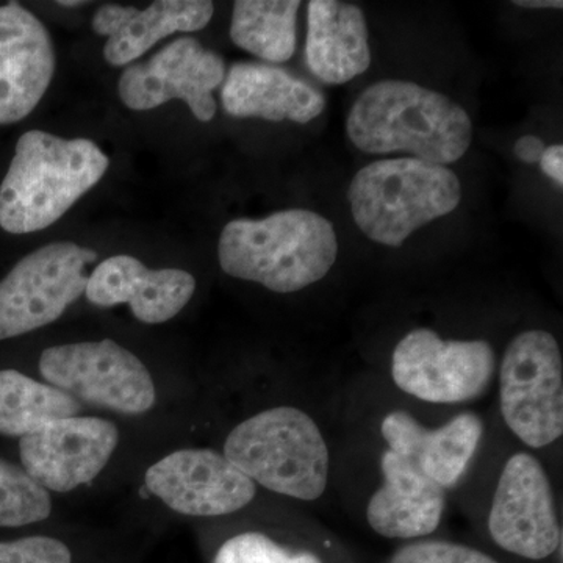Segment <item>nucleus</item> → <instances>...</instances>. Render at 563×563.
Returning <instances> with one entry per match:
<instances>
[{"instance_id":"nucleus-4","label":"nucleus","mask_w":563,"mask_h":563,"mask_svg":"<svg viewBox=\"0 0 563 563\" xmlns=\"http://www.w3.org/2000/svg\"><path fill=\"white\" fill-rule=\"evenodd\" d=\"M222 454L252 483L277 495L309 503L328 488V443L317 421L298 407H273L240 422Z\"/></svg>"},{"instance_id":"nucleus-30","label":"nucleus","mask_w":563,"mask_h":563,"mask_svg":"<svg viewBox=\"0 0 563 563\" xmlns=\"http://www.w3.org/2000/svg\"><path fill=\"white\" fill-rule=\"evenodd\" d=\"M57 3H58V5L69 7V9H73V7L84 5L85 2H77V0H74V2H66V0H63V2H57Z\"/></svg>"},{"instance_id":"nucleus-15","label":"nucleus","mask_w":563,"mask_h":563,"mask_svg":"<svg viewBox=\"0 0 563 563\" xmlns=\"http://www.w3.org/2000/svg\"><path fill=\"white\" fill-rule=\"evenodd\" d=\"M196 279L177 268L151 269L132 255H113L88 277L85 296L92 306L128 303L144 324L173 320L191 301Z\"/></svg>"},{"instance_id":"nucleus-27","label":"nucleus","mask_w":563,"mask_h":563,"mask_svg":"<svg viewBox=\"0 0 563 563\" xmlns=\"http://www.w3.org/2000/svg\"><path fill=\"white\" fill-rule=\"evenodd\" d=\"M540 168L550 179H553L559 187H563V146L553 144L544 150L540 158Z\"/></svg>"},{"instance_id":"nucleus-18","label":"nucleus","mask_w":563,"mask_h":563,"mask_svg":"<svg viewBox=\"0 0 563 563\" xmlns=\"http://www.w3.org/2000/svg\"><path fill=\"white\" fill-rule=\"evenodd\" d=\"M214 5L209 0H158L147 9L103 5L91 21L92 31L107 36L103 58L125 66L143 57L158 41L177 32H198L209 25Z\"/></svg>"},{"instance_id":"nucleus-11","label":"nucleus","mask_w":563,"mask_h":563,"mask_svg":"<svg viewBox=\"0 0 563 563\" xmlns=\"http://www.w3.org/2000/svg\"><path fill=\"white\" fill-rule=\"evenodd\" d=\"M220 55L203 49L195 38H179L154 57L122 73L118 92L128 109L146 111L181 99L196 120L209 122L217 114L213 91L225 79Z\"/></svg>"},{"instance_id":"nucleus-3","label":"nucleus","mask_w":563,"mask_h":563,"mask_svg":"<svg viewBox=\"0 0 563 563\" xmlns=\"http://www.w3.org/2000/svg\"><path fill=\"white\" fill-rule=\"evenodd\" d=\"M109 165L95 141L24 133L0 184V228L16 235L49 228L101 181Z\"/></svg>"},{"instance_id":"nucleus-19","label":"nucleus","mask_w":563,"mask_h":563,"mask_svg":"<svg viewBox=\"0 0 563 563\" xmlns=\"http://www.w3.org/2000/svg\"><path fill=\"white\" fill-rule=\"evenodd\" d=\"M222 84V107L235 118L307 124L325 109L321 91L277 66L235 63Z\"/></svg>"},{"instance_id":"nucleus-14","label":"nucleus","mask_w":563,"mask_h":563,"mask_svg":"<svg viewBox=\"0 0 563 563\" xmlns=\"http://www.w3.org/2000/svg\"><path fill=\"white\" fill-rule=\"evenodd\" d=\"M54 74V43L43 22L20 3L0 7V125L29 117Z\"/></svg>"},{"instance_id":"nucleus-29","label":"nucleus","mask_w":563,"mask_h":563,"mask_svg":"<svg viewBox=\"0 0 563 563\" xmlns=\"http://www.w3.org/2000/svg\"><path fill=\"white\" fill-rule=\"evenodd\" d=\"M514 3L517 7H521V9H563V2H561V0H515Z\"/></svg>"},{"instance_id":"nucleus-7","label":"nucleus","mask_w":563,"mask_h":563,"mask_svg":"<svg viewBox=\"0 0 563 563\" xmlns=\"http://www.w3.org/2000/svg\"><path fill=\"white\" fill-rule=\"evenodd\" d=\"M38 366L46 384L99 409L140 417L157 402L147 366L113 340L47 347Z\"/></svg>"},{"instance_id":"nucleus-16","label":"nucleus","mask_w":563,"mask_h":563,"mask_svg":"<svg viewBox=\"0 0 563 563\" xmlns=\"http://www.w3.org/2000/svg\"><path fill=\"white\" fill-rule=\"evenodd\" d=\"M380 433L388 451L412 462L446 490L468 470L483 442L484 421L479 415L462 412L440 428L428 429L406 410H393L380 422Z\"/></svg>"},{"instance_id":"nucleus-13","label":"nucleus","mask_w":563,"mask_h":563,"mask_svg":"<svg viewBox=\"0 0 563 563\" xmlns=\"http://www.w3.org/2000/svg\"><path fill=\"white\" fill-rule=\"evenodd\" d=\"M118 443L120 431L114 422L76 415L22 437L21 465L47 492L69 493L103 472Z\"/></svg>"},{"instance_id":"nucleus-22","label":"nucleus","mask_w":563,"mask_h":563,"mask_svg":"<svg viewBox=\"0 0 563 563\" xmlns=\"http://www.w3.org/2000/svg\"><path fill=\"white\" fill-rule=\"evenodd\" d=\"M299 0H239L231 38L240 49L269 63L290 60L296 49Z\"/></svg>"},{"instance_id":"nucleus-21","label":"nucleus","mask_w":563,"mask_h":563,"mask_svg":"<svg viewBox=\"0 0 563 563\" xmlns=\"http://www.w3.org/2000/svg\"><path fill=\"white\" fill-rule=\"evenodd\" d=\"M79 412L80 402L60 388L16 369H0V435L22 439Z\"/></svg>"},{"instance_id":"nucleus-1","label":"nucleus","mask_w":563,"mask_h":563,"mask_svg":"<svg viewBox=\"0 0 563 563\" xmlns=\"http://www.w3.org/2000/svg\"><path fill=\"white\" fill-rule=\"evenodd\" d=\"M346 132L365 154L407 152L418 161L446 166L472 146L473 122L442 92L413 81L383 80L358 96Z\"/></svg>"},{"instance_id":"nucleus-28","label":"nucleus","mask_w":563,"mask_h":563,"mask_svg":"<svg viewBox=\"0 0 563 563\" xmlns=\"http://www.w3.org/2000/svg\"><path fill=\"white\" fill-rule=\"evenodd\" d=\"M547 150L544 141L536 135H525L515 143L514 152L518 161L528 163H539L542 158L543 152Z\"/></svg>"},{"instance_id":"nucleus-2","label":"nucleus","mask_w":563,"mask_h":563,"mask_svg":"<svg viewBox=\"0 0 563 563\" xmlns=\"http://www.w3.org/2000/svg\"><path fill=\"white\" fill-rule=\"evenodd\" d=\"M336 255L332 222L303 209L277 211L263 220H233L218 243L222 272L282 295L324 279Z\"/></svg>"},{"instance_id":"nucleus-24","label":"nucleus","mask_w":563,"mask_h":563,"mask_svg":"<svg viewBox=\"0 0 563 563\" xmlns=\"http://www.w3.org/2000/svg\"><path fill=\"white\" fill-rule=\"evenodd\" d=\"M211 563H322L310 551H296L261 532L233 536L221 544Z\"/></svg>"},{"instance_id":"nucleus-26","label":"nucleus","mask_w":563,"mask_h":563,"mask_svg":"<svg viewBox=\"0 0 563 563\" xmlns=\"http://www.w3.org/2000/svg\"><path fill=\"white\" fill-rule=\"evenodd\" d=\"M73 562V551L68 544L55 537L32 536L0 542V563Z\"/></svg>"},{"instance_id":"nucleus-10","label":"nucleus","mask_w":563,"mask_h":563,"mask_svg":"<svg viewBox=\"0 0 563 563\" xmlns=\"http://www.w3.org/2000/svg\"><path fill=\"white\" fill-rule=\"evenodd\" d=\"M493 542L529 561L551 558L562 544L553 485L536 455L514 454L499 474L488 514Z\"/></svg>"},{"instance_id":"nucleus-8","label":"nucleus","mask_w":563,"mask_h":563,"mask_svg":"<svg viewBox=\"0 0 563 563\" xmlns=\"http://www.w3.org/2000/svg\"><path fill=\"white\" fill-rule=\"evenodd\" d=\"M391 379L420 401L463 404L481 398L496 373V354L484 340H443L432 329H413L396 344Z\"/></svg>"},{"instance_id":"nucleus-20","label":"nucleus","mask_w":563,"mask_h":563,"mask_svg":"<svg viewBox=\"0 0 563 563\" xmlns=\"http://www.w3.org/2000/svg\"><path fill=\"white\" fill-rule=\"evenodd\" d=\"M306 63L317 79L347 84L372 65L368 24L362 9L339 0L307 5Z\"/></svg>"},{"instance_id":"nucleus-17","label":"nucleus","mask_w":563,"mask_h":563,"mask_svg":"<svg viewBox=\"0 0 563 563\" xmlns=\"http://www.w3.org/2000/svg\"><path fill=\"white\" fill-rule=\"evenodd\" d=\"M383 484L366 507V520L385 539L415 540L431 536L442 523L446 490L412 462L385 450Z\"/></svg>"},{"instance_id":"nucleus-5","label":"nucleus","mask_w":563,"mask_h":563,"mask_svg":"<svg viewBox=\"0 0 563 563\" xmlns=\"http://www.w3.org/2000/svg\"><path fill=\"white\" fill-rule=\"evenodd\" d=\"M347 201L355 224L369 240L399 247L422 225L457 209L462 184L446 166L384 158L355 174Z\"/></svg>"},{"instance_id":"nucleus-25","label":"nucleus","mask_w":563,"mask_h":563,"mask_svg":"<svg viewBox=\"0 0 563 563\" xmlns=\"http://www.w3.org/2000/svg\"><path fill=\"white\" fill-rule=\"evenodd\" d=\"M390 563H499L492 555L444 540H422L399 548Z\"/></svg>"},{"instance_id":"nucleus-9","label":"nucleus","mask_w":563,"mask_h":563,"mask_svg":"<svg viewBox=\"0 0 563 563\" xmlns=\"http://www.w3.org/2000/svg\"><path fill=\"white\" fill-rule=\"evenodd\" d=\"M95 251L49 243L25 255L0 280V342L52 324L85 295Z\"/></svg>"},{"instance_id":"nucleus-23","label":"nucleus","mask_w":563,"mask_h":563,"mask_svg":"<svg viewBox=\"0 0 563 563\" xmlns=\"http://www.w3.org/2000/svg\"><path fill=\"white\" fill-rule=\"evenodd\" d=\"M52 514L51 493L22 466L0 459V528L40 523Z\"/></svg>"},{"instance_id":"nucleus-12","label":"nucleus","mask_w":563,"mask_h":563,"mask_svg":"<svg viewBox=\"0 0 563 563\" xmlns=\"http://www.w3.org/2000/svg\"><path fill=\"white\" fill-rule=\"evenodd\" d=\"M144 484L174 512L224 517L250 506L257 485L224 454L213 450L174 451L147 468Z\"/></svg>"},{"instance_id":"nucleus-6","label":"nucleus","mask_w":563,"mask_h":563,"mask_svg":"<svg viewBox=\"0 0 563 563\" xmlns=\"http://www.w3.org/2000/svg\"><path fill=\"white\" fill-rule=\"evenodd\" d=\"M503 420L526 444L540 450L563 433V361L553 333H518L499 366Z\"/></svg>"}]
</instances>
